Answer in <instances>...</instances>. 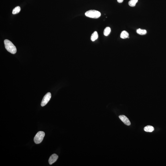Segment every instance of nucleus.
I'll list each match as a JSON object with an SVG mask.
<instances>
[{"label":"nucleus","mask_w":166,"mask_h":166,"mask_svg":"<svg viewBox=\"0 0 166 166\" xmlns=\"http://www.w3.org/2000/svg\"><path fill=\"white\" fill-rule=\"evenodd\" d=\"M4 44L5 48L7 51L13 54L16 53L17 52V48L11 41L7 40H5Z\"/></svg>","instance_id":"nucleus-1"},{"label":"nucleus","mask_w":166,"mask_h":166,"mask_svg":"<svg viewBox=\"0 0 166 166\" xmlns=\"http://www.w3.org/2000/svg\"><path fill=\"white\" fill-rule=\"evenodd\" d=\"M86 17L94 18H98L100 17L101 14L98 11L95 10H90L85 13Z\"/></svg>","instance_id":"nucleus-2"},{"label":"nucleus","mask_w":166,"mask_h":166,"mask_svg":"<svg viewBox=\"0 0 166 166\" xmlns=\"http://www.w3.org/2000/svg\"><path fill=\"white\" fill-rule=\"evenodd\" d=\"M45 133L43 131H40L38 132L34 138V141L35 144H39L42 142L45 136Z\"/></svg>","instance_id":"nucleus-3"},{"label":"nucleus","mask_w":166,"mask_h":166,"mask_svg":"<svg viewBox=\"0 0 166 166\" xmlns=\"http://www.w3.org/2000/svg\"><path fill=\"white\" fill-rule=\"evenodd\" d=\"M51 97V94L50 92H48L44 96L41 103L42 107L45 106L48 103Z\"/></svg>","instance_id":"nucleus-4"},{"label":"nucleus","mask_w":166,"mask_h":166,"mask_svg":"<svg viewBox=\"0 0 166 166\" xmlns=\"http://www.w3.org/2000/svg\"><path fill=\"white\" fill-rule=\"evenodd\" d=\"M119 119L126 125L129 126L131 125V122L129 119L126 116L124 115H121L119 116Z\"/></svg>","instance_id":"nucleus-5"},{"label":"nucleus","mask_w":166,"mask_h":166,"mask_svg":"<svg viewBox=\"0 0 166 166\" xmlns=\"http://www.w3.org/2000/svg\"><path fill=\"white\" fill-rule=\"evenodd\" d=\"M58 158V156L56 154H54L51 156L49 160V162L50 165H52L56 162Z\"/></svg>","instance_id":"nucleus-6"},{"label":"nucleus","mask_w":166,"mask_h":166,"mask_svg":"<svg viewBox=\"0 0 166 166\" xmlns=\"http://www.w3.org/2000/svg\"><path fill=\"white\" fill-rule=\"evenodd\" d=\"M129 34L128 33L125 31H124L121 32L120 34V37L121 39H125L127 38H129Z\"/></svg>","instance_id":"nucleus-7"},{"label":"nucleus","mask_w":166,"mask_h":166,"mask_svg":"<svg viewBox=\"0 0 166 166\" xmlns=\"http://www.w3.org/2000/svg\"><path fill=\"white\" fill-rule=\"evenodd\" d=\"M98 34L96 31L94 32L92 34L91 36V40L92 41H94L97 40L98 38Z\"/></svg>","instance_id":"nucleus-8"},{"label":"nucleus","mask_w":166,"mask_h":166,"mask_svg":"<svg viewBox=\"0 0 166 166\" xmlns=\"http://www.w3.org/2000/svg\"><path fill=\"white\" fill-rule=\"evenodd\" d=\"M144 131L146 132H152L154 130L153 127L151 126H147L144 128Z\"/></svg>","instance_id":"nucleus-9"},{"label":"nucleus","mask_w":166,"mask_h":166,"mask_svg":"<svg viewBox=\"0 0 166 166\" xmlns=\"http://www.w3.org/2000/svg\"><path fill=\"white\" fill-rule=\"evenodd\" d=\"M136 31L138 34L141 35H145L147 33V31L146 30H143L140 29H137Z\"/></svg>","instance_id":"nucleus-10"},{"label":"nucleus","mask_w":166,"mask_h":166,"mask_svg":"<svg viewBox=\"0 0 166 166\" xmlns=\"http://www.w3.org/2000/svg\"><path fill=\"white\" fill-rule=\"evenodd\" d=\"M111 32L110 28L109 27H107L105 28L104 30L103 34L106 36H107L109 35Z\"/></svg>","instance_id":"nucleus-11"},{"label":"nucleus","mask_w":166,"mask_h":166,"mask_svg":"<svg viewBox=\"0 0 166 166\" xmlns=\"http://www.w3.org/2000/svg\"><path fill=\"white\" fill-rule=\"evenodd\" d=\"M138 0H130L129 1L128 4L130 6L133 7L135 6L136 4L137 3Z\"/></svg>","instance_id":"nucleus-12"},{"label":"nucleus","mask_w":166,"mask_h":166,"mask_svg":"<svg viewBox=\"0 0 166 166\" xmlns=\"http://www.w3.org/2000/svg\"><path fill=\"white\" fill-rule=\"evenodd\" d=\"M21 10L20 7L19 6H17L13 9L12 14H16L19 12Z\"/></svg>","instance_id":"nucleus-13"},{"label":"nucleus","mask_w":166,"mask_h":166,"mask_svg":"<svg viewBox=\"0 0 166 166\" xmlns=\"http://www.w3.org/2000/svg\"><path fill=\"white\" fill-rule=\"evenodd\" d=\"M118 3H121L124 0H117Z\"/></svg>","instance_id":"nucleus-14"}]
</instances>
